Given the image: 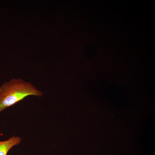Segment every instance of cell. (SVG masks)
<instances>
[{
	"label": "cell",
	"mask_w": 155,
	"mask_h": 155,
	"mask_svg": "<svg viewBox=\"0 0 155 155\" xmlns=\"http://www.w3.org/2000/svg\"><path fill=\"white\" fill-rule=\"evenodd\" d=\"M43 92L30 82L12 78L0 87V113L30 96L41 97Z\"/></svg>",
	"instance_id": "1"
},
{
	"label": "cell",
	"mask_w": 155,
	"mask_h": 155,
	"mask_svg": "<svg viewBox=\"0 0 155 155\" xmlns=\"http://www.w3.org/2000/svg\"><path fill=\"white\" fill-rule=\"evenodd\" d=\"M21 140L20 137L14 136L7 140L0 141V155H7L9 150L19 144Z\"/></svg>",
	"instance_id": "2"
}]
</instances>
